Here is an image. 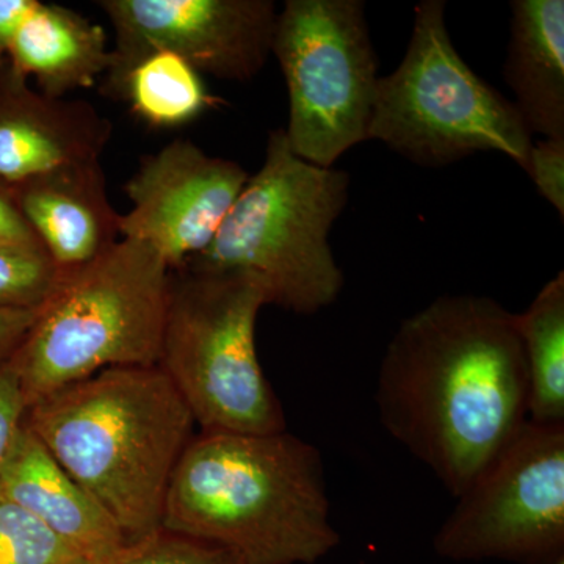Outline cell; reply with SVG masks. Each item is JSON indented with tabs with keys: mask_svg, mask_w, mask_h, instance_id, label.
<instances>
[{
	"mask_svg": "<svg viewBox=\"0 0 564 564\" xmlns=\"http://www.w3.org/2000/svg\"><path fill=\"white\" fill-rule=\"evenodd\" d=\"M248 177L239 163L174 140L141 159L126 182L132 209L120 217L121 237L148 245L180 270L209 247Z\"/></svg>",
	"mask_w": 564,
	"mask_h": 564,
	"instance_id": "obj_11",
	"label": "cell"
},
{
	"mask_svg": "<svg viewBox=\"0 0 564 564\" xmlns=\"http://www.w3.org/2000/svg\"><path fill=\"white\" fill-rule=\"evenodd\" d=\"M39 311L0 307V364L9 361L31 332Z\"/></svg>",
	"mask_w": 564,
	"mask_h": 564,
	"instance_id": "obj_25",
	"label": "cell"
},
{
	"mask_svg": "<svg viewBox=\"0 0 564 564\" xmlns=\"http://www.w3.org/2000/svg\"><path fill=\"white\" fill-rule=\"evenodd\" d=\"M556 564H564V562H558V563H556Z\"/></svg>",
	"mask_w": 564,
	"mask_h": 564,
	"instance_id": "obj_27",
	"label": "cell"
},
{
	"mask_svg": "<svg viewBox=\"0 0 564 564\" xmlns=\"http://www.w3.org/2000/svg\"><path fill=\"white\" fill-rule=\"evenodd\" d=\"M117 43L104 90L144 55L166 51L199 74L248 82L272 54L278 11L272 0H101Z\"/></svg>",
	"mask_w": 564,
	"mask_h": 564,
	"instance_id": "obj_10",
	"label": "cell"
},
{
	"mask_svg": "<svg viewBox=\"0 0 564 564\" xmlns=\"http://www.w3.org/2000/svg\"><path fill=\"white\" fill-rule=\"evenodd\" d=\"M40 0H0V66L9 62L11 44L22 22L35 10Z\"/></svg>",
	"mask_w": 564,
	"mask_h": 564,
	"instance_id": "obj_26",
	"label": "cell"
},
{
	"mask_svg": "<svg viewBox=\"0 0 564 564\" xmlns=\"http://www.w3.org/2000/svg\"><path fill=\"white\" fill-rule=\"evenodd\" d=\"M381 425L458 499L529 419L516 314L444 295L393 334L377 384Z\"/></svg>",
	"mask_w": 564,
	"mask_h": 564,
	"instance_id": "obj_1",
	"label": "cell"
},
{
	"mask_svg": "<svg viewBox=\"0 0 564 564\" xmlns=\"http://www.w3.org/2000/svg\"><path fill=\"white\" fill-rule=\"evenodd\" d=\"M61 282L41 245H0V307L39 311Z\"/></svg>",
	"mask_w": 564,
	"mask_h": 564,
	"instance_id": "obj_19",
	"label": "cell"
},
{
	"mask_svg": "<svg viewBox=\"0 0 564 564\" xmlns=\"http://www.w3.org/2000/svg\"><path fill=\"white\" fill-rule=\"evenodd\" d=\"M107 95L128 104L152 129L182 128L221 106L207 90L202 74L166 51L144 55Z\"/></svg>",
	"mask_w": 564,
	"mask_h": 564,
	"instance_id": "obj_17",
	"label": "cell"
},
{
	"mask_svg": "<svg viewBox=\"0 0 564 564\" xmlns=\"http://www.w3.org/2000/svg\"><path fill=\"white\" fill-rule=\"evenodd\" d=\"M0 564H87L35 516L0 494Z\"/></svg>",
	"mask_w": 564,
	"mask_h": 564,
	"instance_id": "obj_20",
	"label": "cell"
},
{
	"mask_svg": "<svg viewBox=\"0 0 564 564\" xmlns=\"http://www.w3.org/2000/svg\"><path fill=\"white\" fill-rule=\"evenodd\" d=\"M111 122L90 102L55 99L29 87L10 62L0 66V185L13 191L84 163L99 162Z\"/></svg>",
	"mask_w": 564,
	"mask_h": 564,
	"instance_id": "obj_12",
	"label": "cell"
},
{
	"mask_svg": "<svg viewBox=\"0 0 564 564\" xmlns=\"http://www.w3.org/2000/svg\"><path fill=\"white\" fill-rule=\"evenodd\" d=\"M28 411L20 377L9 359L0 364V470L17 444Z\"/></svg>",
	"mask_w": 564,
	"mask_h": 564,
	"instance_id": "obj_23",
	"label": "cell"
},
{
	"mask_svg": "<svg viewBox=\"0 0 564 564\" xmlns=\"http://www.w3.org/2000/svg\"><path fill=\"white\" fill-rule=\"evenodd\" d=\"M0 494L35 516L87 564H111L131 545L101 505L22 426L0 470Z\"/></svg>",
	"mask_w": 564,
	"mask_h": 564,
	"instance_id": "obj_13",
	"label": "cell"
},
{
	"mask_svg": "<svg viewBox=\"0 0 564 564\" xmlns=\"http://www.w3.org/2000/svg\"><path fill=\"white\" fill-rule=\"evenodd\" d=\"M10 192L61 276L95 262L121 237V215L110 204L99 162L44 174Z\"/></svg>",
	"mask_w": 564,
	"mask_h": 564,
	"instance_id": "obj_14",
	"label": "cell"
},
{
	"mask_svg": "<svg viewBox=\"0 0 564 564\" xmlns=\"http://www.w3.org/2000/svg\"><path fill=\"white\" fill-rule=\"evenodd\" d=\"M9 62L25 79L35 77L41 95L65 99L95 87L109 69L107 33L77 11L39 2L22 22Z\"/></svg>",
	"mask_w": 564,
	"mask_h": 564,
	"instance_id": "obj_16",
	"label": "cell"
},
{
	"mask_svg": "<svg viewBox=\"0 0 564 564\" xmlns=\"http://www.w3.org/2000/svg\"><path fill=\"white\" fill-rule=\"evenodd\" d=\"M525 172L545 202L564 218V139H543L532 144Z\"/></svg>",
	"mask_w": 564,
	"mask_h": 564,
	"instance_id": "obj_22",
	"label": "cell"
},
{
	"mask_svg": "<svg viewBox=\"0 0 564 564\" xmlns=\"http://www.w3.org/2000/svg\"><path fill=\"white\" fill-rule=\"evenodd\" d=\"M269 304L263 282L237 270H172L159 367L203 433L285 432L284 411L256 350Z\"/></svg>",
	"mask_w": 564,
	"mask_h": 564,
	"instance_id": "obj_6",
	"label": "cell"
},
{
	"mask_svg": "<svg viewBox=\"0 0 564 564\" xmlns=\"http://www.w3.org/2000/svg\"><path fill=\"white\" fill-rule=\"evenodd\" d=\"M367 140L383 141L408 161L434 169L475 152H502L524 172L533 144L514 104L455 50L443 0L415 7L402 63L378 79Z\"/></svg>",
	"mask_w": 564,
	"mask_h": 564,
	"instance_id": "obj_7",
	"label": "cell"
},
{
	"mask_svg": "<svg viewBox=\"0 0 564 564\" xmlns=\"http://www.w3.org/2000/svg\"><path fill=\"white\" fill-rule=\"evenodd\" d=\"M25 423L124 534L162 529L163 503L195 419L161 367H115L32 404Z\"/></svg>",
	"mask_w": 564,
	"mask_h": 564,
	"instance_id": "obj_3",
	"label": "cell"
},
{
	"mask_svg": "<svg viewBox=\"0 0 564 564\" xmlns=\"http://www.w3.org/2000/svg\"><path fill=\"white\" fill-rule=\"evenodd\" d=\"M433 549L454 562H563L564 423L527 419L458 497Z\"/></svg>",
	"mask_w": 564,
	"mask_h": 564,
	"instance_id": "obj_9",
	"label": "cell"
},
{
	"mask_svg": "<svg viewBox=\"0 0 564 564\" xmlns=\"http://www.w3.org/2000/svg\"><path fill=\"white\" fill-rule=\"evenodd\" d=\"M162 529L218 545L239 564H313L340 543L321 451L288 432L193 437Z\"/></svg>",
	"mask_w": 564,
	"mask_h": 564,
	"instance_id": "obj_2",
	"label": "cell"
},
{
	"mask_svg": "<svg viewBox=\"0 0 564 564\" xmlns=\"http://www.w3.org/2000/svg\"><path fill=\"white\" fill-rule=\"evenodd\" d=\"M272 54L289 91L293 154L333 169L367 140L378 62L361 0H288L278 13Z\"/></svg>",
	"mask_w": 564,
	"mask_h": 564,
	"instance_id": "obj_8",
	"label": "cell"
},
{
	"mask_svg": "<svg viewBox=\"0 0 564 564\" xmlns=\"http://www.w3.org/2000/svg\"><path fill=\"white\" fill-rule=\"evenodd\" d=\"M0 245H41L9 188L0 185Z\"/></svg>",
	"mask_w": 564,
	"mask_h": 564,
	"instance_id": "obj_24",
	"label": "cell"
},
{
	"mask_svg": "<svg viewBox=\"0 0 564 564\" xmlns=\"http://www.w3.org/2000/svg\"><path fill=\"white\" fill-rule=\"evenodd\" d=\"M170 285L165 259L131 239L61 276L10 358L29 408L102 370L159 366Z\"/></svg>",
	"mask_w": 564,
	"mask_h": 564,
	"instance_id": "obj_4",
	"label": "cell"
},
{
	"mask_svg": "<svg viewBox=\"0 0 564 564\" xmlns=\"http://www.w3.org/2000/svg\"><path fill=\"white\" fill-rule=\"evenodd\" d=\"M348 187L347 173L303 161L284 129L270 132L261 170L248 177L209 247L184 267L256 274L269 304L318 313L344 288L328 236Z\"/></svg>",
	"mask_w": 564,
	"mask_h": 564,
	"instance_id": "obj_5",
	"label": "cell"
},
{
	"mask_svg": "<svg viewBox=\"0 0 564 564\" xmlns=\"http://www.w3.org/2000/svg\"><path fill=\"white\" fill-rule=\"evenodd\" d=\"M503 76L530 133L564 139V2H511Z\"/></svg>",
	"mask_w": 564,
	"mask_h": 564,
	"instance_id": "obj_15",
	"label": "cell"
},
{
	"mask_svg": "<svg viewBox=\"0 0 564 564\" xmlns=\"http://www.w3.org/2000/svg\"><path fill=\"white\" fill-rule=\"evenodd\" d=\"M516 328L529 377V419L564 423V273L556 274L534 296Z\"/></svg>",
	"mask_w": 564,
	"mask_h": 564,
	"instance_id": "obj_18",
	"label": "cell"
},
{
	"mask_svg": "<svg viewBox=\"0 0 564 564\" xmlns=\"http://www.w3.org/2000/svg\"><path fill=\"white\" fill-rule=\"evenodd\" d=\"M111 564H239L228 551L218 545L204 543L159 530L148 540L132 544Z\"/></svg>",
	"mask_w": 564,
	"mask_h": 564,
	"instance_id": "obj_21",
	"label": "cell"
}]
</instances>
